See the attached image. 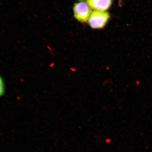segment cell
I'll return each mask as SVG.
<instances>
[{"label": "cell", "instance_id": "6da1fadb", "mask_svg": "<svg viewBox=\"0 0 152 152\" xmlns=\"http://www.w3.org/2000/svg\"><path fill=\"white\" fill-rule=\"evenodd\" d=\"M110 15L107 12L94 11L89 19V24L94 29L102 28L107 24Z\"/></svg>", "mask_w": 152, "mask_h": 152}, {"label": "cell", "instance_id": "7a4b0ae2", "mask_svg": "<svg viewBox=\"0 0 152 152\" xmlns=\"http://www.w3.org/2000/svg\"><path fill=\"white\" fill-rule=\"evenodd\" d=\"M74 16L82 23L87 22L92 14V10L88 5L81 1L76 3L74 7Z\"/></svg>", "mask_w": 152, "mask_h": 152}, {"label": "cell", "instance_id": "3957f363", "mask_svg": "<svg viewBox=\"0 0 152 152\" xmlns=\"http://www.w3.org/2000/svg\"><path fill=\"white\" fill-rule=\"evenodd\" d=\"M91 8L96 11L107 10L110 7L112 0H86Z\"/></svg>", "mask_w": 152, "mask_h": 152}, {"label": "cell", "instance_id": "277c9868", "mask_svg": "<svg viewBox=\"0 0 152 152\" xmlns=\"http://www.w3.org/2000/svg\"><path fill=\"white\" fill-rule=\"evenodd\" d=\"M5 92V86L4 80L0 76V97L3 96Z\"/></svg>", "mask_w": 152, "mask_h": 152}]
</instances>
